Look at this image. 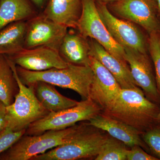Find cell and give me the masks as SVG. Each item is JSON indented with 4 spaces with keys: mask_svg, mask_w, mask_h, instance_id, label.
Segmentation results:
<instances>
[{
    "mask_svg": "<svg viewBox=\"0 0 160 160\" xmlns=\"http://www.w3.org/2000/svg\"><path fill=\"white\" fill-rule=\"evenodd\" d=\"M159 109L158 104L137 87L122 89L116 99L101 112L144 132L156 125Z\"/></svg>",
    "mask_w": 160,
    "mask_h": 160,
    "instance_id": "6da1fadb",
    "label": "cell"
},
{
    "mask_svg": "<svg viewBox=\"0 0 160 160\" xmlns=\"http://www.w3.org/2000/svg\"><path fill=\"white\" fill-rule=\"evenodd\" d=\"M18 75L26 86L43 82L61 88L72 89L83 100L89 98L94 73L89 66H80L68 63L64 68H52L42 71L26 70L16 66Z\"/></svg>",
    "mask_w": 160,
    "mask_h": 160,
    "instance_id": "7a4b0ae2",
    "label": "cell"
},
{
    "mask_svg": "<svg viewBox=\"0 0 160 160\" xmlns=\"http://www.w3.org/2000/svg\"><path fill=\"white\" fill-rule=\"evenodd\" d=\"M88 123L76 125L66 142L31 160H76L95 157L108 135Z\"/></svg>",
    "mask_w": 160,
    "mask_h": 160,
    "instance_id": "3957f363",
    "label": "cell"
},
{
    "mask_svg": "<svg viewBox=\"0 0 160 160\" xmlns=\"http://www.w3.org/2000/svg\"><path fill=\"white\" fill-rule=\"evenodd\" d=\"M8 60L18 85L19 91L13 103L6 106V128L14 131L26 130L30 124L45 117L50 112L39 102L33 85L26 86L21 82L16 65Z\"/></svg>",
    "mask_w": 160,
    "mask_h": 160,
    "instance_id": "277c9868",
    "label": "cell"
},
{
    "mask_svg": "<svg viewBox=\"0 0 160 160\" xmlns=\"http://www.w3.org/2000/svg\"><path fill=\"white\" fill-rule=\"evenodd\" d=\"M102 110V108L90 98L83 100L76 106L50 112L45 117L32 123L26 129L25 134L37 135L48 130L66 129L78 122L89 121Z\"/></svg>",
    "mask_w": 160,
    "mask_h": 160,
    "instance_id": "5b68a950",
    "label": "cell"
},
{
    "mask_svg": "<svg viewBox=\"0 0 160 160\" xmlns=\"http://www.w3.org/2000/svg\"><path fill=\"white\" fill-rule=\"evenodd\" d=\"M76 125L61 130H48L37 135H23L0 154V160H31L65 143Z\"/></svg>",
    "mask_w": 160,
    "mask_h": 160,
    "instance_id": "8992f818",
    "label": "cell"
},
{
    "mask_svg": "<svg viewBox=\"0 0 160 160\" xmlns=\"http://www.w3.org/2000/svg\"><path fill=\"white\" fill-rule=\"evenodd\" d=\"M82 12L76 28L84 38H89L99 43L110 54L124 64V48L115 41L100 18L95 0H82Z\"/></svg>",
    "mask_w": 160,
    "mask_h": 160,
    "instance_id": "52a82bcc",
    "label": "cell"
},
{
    "mask_svg": "<svg viewBox=\"0 0 160 160\" xmlns=\"http://www.w3.org/2000/svg\"><path fill=\"white\" fill-rule=\"evenodd\" d=\"M96 6L101 19L116 42L123 48L149 53L148 36L146 37L141 30L129 21L119 19L114 16L106 3L98 1Z\"/></svg>",
    "mask_w": 160,
    "mask_h": 160,
    "instance_id": "ba28073f",
    "label": "cell"
},
{
    "mask_svg": "<svg viewBox=\"0 0 160 160\" xmlns=\"http://www.w3.org/2000/svg\"><path fill=\"white\" fill-rule=\"evenodd\" d=\"M110 5L116 14L139 25L148 35L160 32L156 0H119Z\"/></svg>",
    "mask_w": 160,
    "mask_h": 160,
    "instance_id": "9c48e42d",
    "label": "cell"
},
{
    "mask_svg": "<svg viewBox=\"0 0 160 160\" xmlns=\"http://www.w3.org/2000/svg\"><path fill=\"white\" fill-rule=\"evenodd\" d=\"M68 28L44 15L37 17L27 24L24 48L47 46L59 50Z\"/></svg>",
    "mask_w": 160,
    "mask_h": 160,
    "instance_id": "30bf717a",
    "label": "cell"
},
{
    "mask_svg": "<svg viewBox=\"0 0 160 160\" xmlns=\"http://www.w3.org/2000/svg\"><path fill=\"white\" fill-rule=\"evenodd\" d=\"M125 59L132 76L138 87L142 88L150 101L160 103V95L157 86L152 60L148 53L124 47Z\"/></svg>",
    "mask_w": 160,
    "mask_h": 160,
    "instance_id": "8fae6325",
    "label": "cell"
},
{
    "mask_svg": "<svg viewBox=\"0 0 160 160\" xmlns=\"http://www.w3.org/2000/svg\"><path fill=\"white\" fill-rule=\"evenodd\" d=\"M7 57L16 66L30 71L64 68L68 65L60 55L59 50L47 46L24 48L16 54Z\"/></svg>",
    "mask_w": 160,
    "mask_h": 160,
    "instance_id": "7c38bea8",
    "label": "cell"
},
{
    "mask_svg": "<svg viewBox=\"0 0 160 160\" xmlns=\"http://www.w3.org/2000/svg\"><path fill=\"white\" fill-rule=\"evenodd\" d=\"M89 66L94 73L89 98L98 104L103 110L116 99L122 88L111 72L91 56Z\"/></svg>",
    "mask_w": 160,
    "mask_h": 160,
    "instance_id": "4fadbf2b",
    "label": "cell"
},
{
    "mask_svg": "<svg viewBox=\"0 0 160 160\" xmlns=\"http://www.w3.org/2000/svg\"><path fill=\"white\" fill-rule=\"evenodd\" d=\"M88 122L90 125L106 131L112 137L121 141L126 146L132 147L138 145L147 151L149 150L141 137L143 132L126 123L102 112Z\"/></svg>",
    "mask_w": 160,
    "mask_h": 160,
    "instance_id": "5bb4252c",
    "label": "cell"
},
{
    "mask_svg": "<svg viewBox=\"0 0 160 160\" xmlns=\"http://www.w3.org/2000/svg\"><path fill=\"white\" fill-rule=\"evenodd\" d=\"M89 45L90 56L95 58L111 72L122 89L139 87L132 76L128 64L122 62L94 40H91Z\"/></svg>",
    "mask_w": 160,
    "mask_h": 160,
    "instance_id": "9a60e30c",
    "label": "cell"
},
{
    "mask_svg": "<svg viewBox=\"0 0 160 160\" xmlns=\"http://www.w3.org/2000/svg\"><path fill=\"white\" fill-rule=\"evenodd\" d=\"M86 39L79 32H67L59 49L60 55L66 62L89 66L90 45Z\"/></svg>",
    "mask_w": 160,
    "mask_h": 160,
    "instance_id": "2e32d148",
    "label": "cell"
},
{
    "mask_svg": "<svg viewBox=\"0 0 160 160\" xmlns=\"http://www.w3.org/2000/svg\"><path fill=\"white\" fill-rule=\"evenodd\" d=\"M82 6V0H49L43 15L68 28H76Z\"/></svg>",
    "mask_w": 160,
    "mask_h": 160,
    "instance_id": "e0dca14e",
    "label": "cell"
},
{
    "mask_svg": "<svg viewBox=\"0 0 160 160\" xmlns=\"http://www.w3.org/2000/svg\"><path fill=\"white\" fill-rule=\"evenodd\" d=\"M35 94L44 108L49 112H55L76 106L79 102L61 94L54 86L43 82L32 84Z\"/></svg>",
    "mask_w": 160,
    "mask_h": 160,
    "instance_id": "ac0fdd59",
    "label": "cell"
},
{
    "mask_svg": "<svg viewBox=\"0 0 160 160\" xmlns=\"http://www.w3.org/2000/svg\"><path fill=\"white\" fill-rule=\"evenodd\" d=\"M27 26L24 21H18L0 30V54L9 56L24 49Z\"/></svg>",
    "mask_w": 160,
    "mask_h": 160,
    "instance_id": "d6986e66",
    "label": "cell"
},
{
    "mask_svg": "<svg viewBox=\"0 0 160 160\" xmlns=\"http://www.w3.org/2000/svg\"><path fill=\"white\" fill-rule=\"evenodd\" d=\"M32 13L27 0H1L0 30L11 23L28 18Z\"/></svg>",
    "mask_w": 160,
    "mask_h": 160,
    "instance_id": "ffe728a7",
    "label": "cell"
},
{
    "mask_svg": "<svg viewBox=\"0 0 160 160\" xmlns=\"http://www.w3.org/2000/svg\"><path fill=\"white\" fill-rule=\"evenodd\" d=\"M18 85L7 56L0 54V100L6 106L14 102Z\"/></svg>",
    "mask_w": 160,
    "mask_h": 160,
    "instance_id": "44dd1931",
    "label": "cell"
},
{
    "mask_svg": "<svg viewBox=\"0 0 160 160\" xmlns=\"http://www.w3.org/2000/svg\"><path fill=\"white\" fill-rule=\"evenodd\" d=\"M121 141L107 137L95 159L96 160H126L129 149Z\"/></svg>",
    "mask_w": 160,
    "mask_h": 160,
    "instance_id": "7402d4cb",
    "label": "cell"
},
{
    "mask_svg": "<svg viewBox=\"0 0 160 160\" xmlns=\"http://www.w3.org/2000/svg\"><path fill=\"white\" fill-rule=\"evenodd\" d=\"M148 52L154 66L155 76L160 95V32L148 35Z\"/></svg>",
    "mask_w": 160,
    "mask_h": 160,
    "instance_id": "603a6c76",
    "label": "cell"
},
{
    "mask_svg": "<svg viewBox=\"0 0 160 160\" xmlns=\"http://www.w3.org/2000/svg\"><path fill=\"white\" fill-rule=\"evenodd\" d=\"M142 138L149 150L160 160V125H156L144 132Z\"/></svg>",
    "mask_w": 160,
    "mask_h": 160,
    "instance_id": "cb8c5ba5",
    "label": "cell"
},
{
    "mask_svg": "<svg viewBox=\"0 0 160 160\" xmlns=\"http://www.w3.org/2000/svg\"><path fill=\"white\" fill-rule=\"evenodd\" d=\"M26 132V130L14 131L8 128L0 132V154L11 147Z\"/></svg>",
    "mask_w": 160,
    "mask_h": 160,
    "instance_id": "d4e9b609",
    "label": "cell"
},
{
    "mask_svg": "<svg viewBox=\"0 0 160 160\" xmlns=\"http://www.w3.org/2000/svg\"><path fill=\"white\" fill-rule=\"evenodd\" d=\"M128 160H159L158 158L148 154L141 146L135 145L131 147L127 156Z\"/></svg>",
    "mask_w": 160,
    "mask_h": 160,
    "instance_id": "484cf974",
    "label": "cell"
},
{
    "mask_svg": "<svg viewBox=\"0 0 160 160\" xmlns=\"http://www.w3.org/2000/svg\"><path fill=\"white\" fill-rule=\"evenodd\" d=\"M6 106L0 100V132L6 127Z\"/></svg>",
    "mask_w": 160,
    "mask_h": 160,
    "instance_id": "4316f807",
    "label": "cell"
},
{
    "mask_svg": "<svg viewBox=\"0 0 160 160\" xmlns=\"http://www.w3.org/2000/svg\"><path fill=\"white\" fill-rule=\"evenodd\" d=\"M37 6H42L43 4L45 2V0H32Z\"/></svg>",
    "mask_w": 160,
    "mask_h": 160,
    "instance_id": "83f0119b",
    "label": "cell"
},
{
    "mask_svg": "<svg viewBox=\"0 0 160 160\" xmlns=\"http://www.w3.org/2000/svg\"><path fill=\"white\" fill-rule=\"evenodd\" d=\"M119 0H98L99 2H102L104 3H111L114 2Z\"/></svg>",
    "mask_w": 160,
    "mask_h": 160,
    "instance_id": "f1b7e54d",
    "label": "cell"
},
{
    "mask_svg": "<svg viewBox=\"0 0 160 160\" xmlns=\"http://www.w3.org/2000/svg\"><path fill=\"white\" fill-rule=\"evenodd\" d=\"M156 125H160V107L156 118Z\"/></svg>",
    "mask_w": 160,
    "mask_h": 160,
    "instance_id": "f546056e",
    "label": "cell"
},
{
    "mask_svg": "<svg viewBox=\"0 0 160 160\" xmlns=\"http://www.w3.org/2000/svg\"><path fill=\"white\" fill-rule=\"evenodd\" d=\"M158 13L160 18V0H156Z\"/></svg>",
    "mask_w": 160,
    "mask_h": 160,
    "instance_id": "4dcf8cb0",
    "label": "cell"
},
{
    "mask_svg": "<svg viewBox=\"0 0 160 160\" xmlns=\"http://www.w3.org/2000/svg\"><path fill=\"white\" fill-rule=\"evenodd\" d=\"M0 1H1V0H0Z\"/></svg>",
    "mask_w": 160,
    "mask_h": 160,
    "instance_id": "1f68e13d",
    "label": "cell"
}]
</instances>
